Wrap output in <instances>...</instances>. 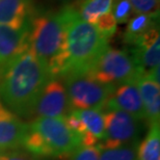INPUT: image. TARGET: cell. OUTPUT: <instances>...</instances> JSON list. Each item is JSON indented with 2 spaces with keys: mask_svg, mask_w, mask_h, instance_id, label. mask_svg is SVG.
Wrapping results in <instances>:
<instances>
[{
  "mask_svg": "<svg viewBox=\"0 0 160 160\" xmlns=\"http://www.w3.org/2000/svg\"><path fill=\"white\" fill-rule=\"evenodd\" d=\"M32 19V0H0V24L21 27Z\"/></svg>",
  "mask_w": 160,
  "mask_h": 160,
  "instance_id": "obj_13",
  "label": "cell"
},
{
  "mask_svg": "<svg viewBox=\"0 0 160 160\" xmlns=\"http://www.w3.org/2000/svg\"><path fill=\"white\" fill-rule=\"evenodd\" d=\"M142 97L145 119H148L150 124L159 123L160 118V86L159 83L147 76H139L135 80Z\"/></svg>",
  "mask_w": 160,
  "mask_h": 160,
  "instance_id": "obj_14",
  "label": "cell"
},
{
  "mask_svg": "<svg viewBox=\"0 0 160 160\" xmlns=\"http://www.w3.org/2000/svg\"><path fill=\"white\" fill-rule=\"evenodd\" d=\"M29 128L43 137L52 157L70 156L82 146L80 136L67 126L63 118H37Z\"/></svg>",
  "mask_w": 160,
  "mask_h": 160,
  "instance_id": "obj_6",
  "label": "cell"
},
{
  "mask_svg": "<svg viewBox=\"0 0 160 160\" xmlns=\"http://www.w3.org/2000/svg\"><path fill=\"white\" fill-rule=\"evenodd\" d=\"M158 21L159 12L153 14H135L128 21L124 32V42L133 46L143 34L157 27Z\"/></svg>",
  "mask_w": 160,
  "mask_h": 160,
  "instance_id": "obj_16",
  "label": "cell"
},
{
  "mask_svg": "<svg viewBox=\"0 0 160 160\" xmlns=\"http://www.w3.org/2000/svg\"><path fill=\"white\" fill-rule=\"evenodd\" d=\"M28 131L29 125L0 102V150L22 148Z\"/></svg>",
  "mask_w": 160,
  "mask_h": 160,
  "instance_id": "obj_12",
  "label": "cell"
},
{
  "mask_svg": "<svg viewBox=\"0 0 160 160\" xmlns=\"http://www.w3.org/2000/svg\"><path fill=\"white\" fill-rule=\"evenodd\" d=\"M51 78L47 63L27 49L0 73V98L14 113H32L44 86Z\"/></svg>",
  "mask_w": 160,
  "mask_h": 160,
  "instance_id": "obj_1",
  "label": "cell"
},
{
  "mask_svg": "<svg viewBox=\"0 0 160 160\" xmlns=\"http://www.w3.org/2000/svg\"><path fill=\"white\" fill-rule=\"evenodd\" d=\"M77 16L78 12L75 8H65L59 12L38 15L31 19L29 49L47 63L52 78L60 74L68 27Z\"/></svg>",
  "mask_w": 160,
  "mask_h": 160,
  "instance_id": "obj_2",
  "label": "cell"
},
{
  "mask_svg": "<svg viewBox=\"0 0 160 160\" xmlns=\"http://www.w3.org/2000/svg\"><path fill=\"white\" fill-rule=\"evenodd\" d=\"M82 121L85 127V135L82 137V146H97L104 139V111L101 109H83L71 111Z\"/></svg>",
  "mask_w": 160,
  "mask_h": 160,
  "instance_id": "obj_15",
  "label": "cell"
},
{
  "mask_svg": "<svg viewBox=\"0 0 160 160\" xmlns=\"http://www.w3.org/2000/svg\"><path fill=\"white\" fill-rule=\"evenodd\" d=\"M108 41L94 25L77 16L70 23L65 47V63L60 77L72 73H85L107 49Z\"/></svg>",
  "mask_w": 160,
  "mask_h": 160,
  "instance_id": "obj_3",
  "label": "cell"
},
{
  "mask_svg": "<svg viewBox=\"0 0 160 160\" xmlns=\"http://www.w3.org/2000/svg\"><path fill=\"white\" fill-rule=\"evenodd\" d=\"M33 112L38 118H65L71 112L66 85L58 78H51L42 91Z\"/></svg>",
  "mask_w": 160,
  "mask_h": 160,
  "instance_id": "obj_8",
  "label": "cell"
},
{
  "mask_svg": "<svg viewBox=\"0 0 160 160\" xmlns=\"http://www.w3.org/2000/svg\"><path fill=\"white\" fill-rule=\"evenodd\" d=\"M134 14H153L159 12V0H129Z\"/></svg>",
  "mask_w": 160,
  "mask_h": 160,
  "instance_id": "obj_23",
  "label": "cell"
},
{
  "mask_svg": "<svg viewBox=\"0 0 160 160\" xmlns=\"http://www.w3.org/2000/svg\"><path fill=\"white\" fill-rule=\"evenodd\" d=\"M30 23L21 27L0 24V73L15 58L29 49Z\"/></svg>",
  "mask_w": 160,
  "mask_h": 160,
  "instance_id": "obj_10",
  "label": "cell"
},
{
  "mask_svg": "<svg viewBox=\"0 0 160 160\" xmlns=\"http://www.w3.org/2000/svg\"><path fill=\"white\" fill-rule=\"evenodd\" d=\"M66 89L71 111L83 109H101L114 86L105 85L91 78L86 73H72L66 75Z\"/></svg>",
  "mask_w": 160,
  "mask_h": 160,
  "instance_id": "obj_5",
  "label": "cell"
},
{
  "mask_svg": "<svg viewBox=\"0 0 160 160\" xmlns=\"http://www.w3.org/2000/svg\"><path fill=\"white\" fill-rule=\"evenodd\" d=\"M0 151H1V150H0Z\"/></svg>",
  "mask_w": 160,
  "mask_h": 160,
  "instance_id": "obj_26",
  "label": "cell"
},
{
  "mask_svg": "<svg viewBox=\"0 0 160 160\" xmlns=\"http://www.w3.org/2000/svg\"><path fill=\"white\" fill-rule=\"evenodd\" d=\"M99 160H137L136 142L123 145L113 149L101 150Z\"/></svg>",
  "mask_w": 160,
  "mask_h": 160,
  "instance_id": "obj_19",
  "label": "cell"
},
{
  "mask_svg": "<svg viewBox=\"0 0 160 160\" xmlns=\"http://www.w3.org/2000/svg\"><path fill=\"white\" fill-rule=\"evenodd\" d=\"M136 118L121 110L104 111V139L98 143L101 150L113 149L120 146L136 142L137 126Z\"/></svg>",
  "mask_w": 160,
  "mask_h": 160,
  "instance_id": "obj_7",
  "label": "cell"
},
{
  "mask_svg": "<svg viewBox=\"0 0 160 160\" xmlns=\"http://www.w3.org/2000/svg\"><path fill=\"white\" fill-rule=\"evenodd\" d=\"M85 73L99 83L114 88L135 81L140 76L129 50L112 49L110 47L95 60Z\"/></svg>",
  "mask_w": 160,
  "mask_h": 160,
  "instance_id": "obj_4",
  "label": "cell"
},
{
  "mask_svg": "<svg viewBox=\"0 0 160 160\" xmlns=\"http://www.w3.org/2000/svg\"><path fill=\"white\" fill-rule=\"evenodd\" d=\"M150 125L151 127L147 136L137 146V160H160L159 123Z\"/></svg>",
  "mask_w": 160,
  "mask_h": 160,
  "instance_id": "obj_17",
  "label": "cell"
},
{
  "mask_svg": "<svg viewBox=\"0 0 160 160\" xmlns=\"http://www.w3.org/2000/svg\"><path fill=\"white\" fill-rule=\"evenodd\" d=\"M129 51L138 68L140 76H148L158 69L160 62L159 26L143 34Z\"/></svg>",
  "mask_w": 160,
  "mask_h": 160,
  "instance_id": "obj_9",
  "label": "cell"
},
{
  "mask_svg": "<svg viewBox=\"0 0 160 160\" xmlns=\"http://www.w3.org/2000/svg\"><path fill=\"white\" fill-rule=\"evenodd\" d=\"M0 160H40L39 157L30 153L22 152L19 150H1Z\"/></svg>",
  "mask_w": 160,
  "mask_h": 160,
  "instance_id": "obj_24",
  "label": "cell"
},
{
  "mask_svg": "<svg viewBox=\"0 0 160 160\" xmlns=\"http://www.w3.org/2000/svg\"><path fill=\"white\" fill-rule=\"evenodd\" d=\"M104 110H121L130 113L137 120L145 119V109L135 81L117 86L105 103Z\"/></svg>",
  "mask_w": 160,
  "mask_h": 160,
  "instance_id": "obj_11",
  "label": "cell"
},
{
  "mask_svg": "<svg viewBox=\"0 0 160 160\" xmlns=\"http://www.w3.org/2000/svg\"><path fill=\"white\" fill-rule=\"evenodd\" d=\"M101 149L99 146H80L71 155L69 160H99Z\"/></svg>",
  "mask_w": 160,
  "mask_h": 160,
  "instance_id": "obj_21",
  "label": "cell"
},
{
  "mask_svg": "<svg viewBox=\"0 0 160 160\" xmlns=\"http://www.w3.org/2000/svg\"><path fill=\"white\" fill-rule=\"evenodd\" d=\"M94 26L97 28L103 36L106 37L107 39H110L114 34V32H116L118 23H117L116 19H114V17L112 16V14L109 12V14L104 15L103 17H101L99 19V20L96 22V24Z\"/></svg>",
  "mask_w": 160,
  "mask_h": 160,
  "instance_id": "obj_22",
  "label": "cell"
},
{
  "mask_svg": "<svg viewBox=\"0 0 160 160\" xmlns=\"http://www.w3.org/2000/svg\"><path fill=\"white\" fill-rule=\"evenodd\" d=\"M63 1H67V0H63Z\"/></svg>",
  "mask_w": 160,
  "mask_h": 160,
  "instance_id": "obj_25",
  "label": "cell"
},
{
  "mask_svg": "<svg viewBox=\"0 0 160 160\" xmlns=\"http://www.w3.org/2000/svg\"><path fill=\"white\" fill-rule=\"evenodd\" d=\"M113 0H84L79 8L78 16L82 21L95 25L101 17L111 12Z\"/></svg>",
  "mask_w": 160,
  "mask_h": 160,
  "instance_id": "obj_18",
  "label": "cell"
},
{
  "mask_svg": "<svg viewBox=\"0 0 160 160\" xmlns=\"http://www.w3.org/2000/svg\"><path fill=\"white\" fill-rule=\"evenodd\" d=\"M111 14L116 19L117 23L122 24L129 21L134 12L129 0H113Z\"/></svg>",
  "mask_w": 160,
  "mask_h": 160,
  "instance_id": "obj_20",
  "label": "cell"
}]
</instances>
